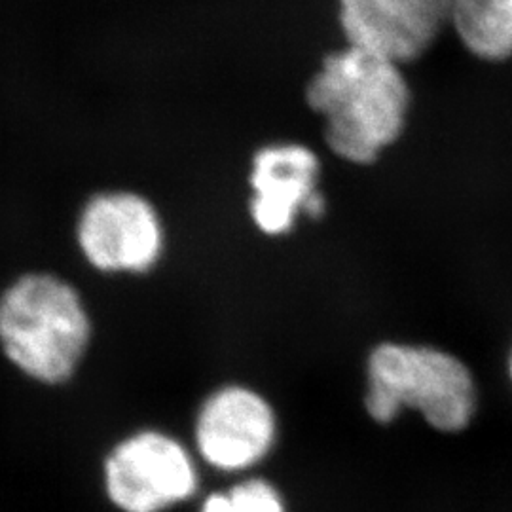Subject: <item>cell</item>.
I'll return each instance as SVG.
<instances>
[{"label": "cell", "instance_id": "ba28073f", "mask_svg": "<svg viewBox=\"0 0 512 512\" xmlns=\"http://www.w3.org/2000/svg\"><path fill=\"white\" fill-rule=\"evenodd\" d=\"M317 175L319 162L310 148L294 143L260 148L249 173V213L256 228L266 236H283L293 230L300 211L323 215L325 202L315 190Z\"/></svg>", "mask_w": 512, "mask_h": 512}, {"label": "cell", "instance_id": "6da1fadb", "mask_svg": "<svg viewBox=\"0 0 512 512\" xmlns=\"http://www.w3.org/2000/svg\"><path fill=\"white\" fill-rule=\"evenodd\" d=\"M93 332L84 294L63 275L29 270L0 291V353L33 384H71L90 355Z\"/></svg>", "mask_w": 512, "mask_h": 512}, {"label": "cell", "instance_id": "8fae6325", "mask_svg": "<svg viewBox=\"0 0 512 512\" xmlns=\"http://www.w3.org/2000/svg\"><path fill=\"white\" fill-rule=\"evenodd\" d=\"M511 370H512V366H511Z\"/></svg>", "mask_w": 512, "mask_h": 512}, {"label": "cell", "instance_id": "9c48e42d", "mask_svg": "<svg viewBox=\"0 0 512 512\" xmlns=\"http://www.w3.org/2000/svg\"><path fill=\"white\" fill-rule=\"evenodd\" d=\"M448 23L471 54L486 61L512 55V0H448Z\"/></svg>", "mask_w": 512, "mask_h": 512}, {"label": "cell", "instance_id": "7a4b0ae2", "mask_svg": "<svg viewBox=\"0 0 512 512\" xmlns=\"http://www.w3.org/2000/svg\"><path fill=\"white\" fill-rule=\"evenodd\" d=\"M306 99L325 118L332 152L353 164H372L401 135L410 93L399 63L348 46L325 59Z\"/></svg>", "mask_w": 512, "mask_h": 512}, {"label": "cell", "instance_id": "277c9868", "mask_svg": "<svg viewBox=\"0 0 512 512\" xmlns=\"http://www.w3.org/2000/svg\"><path fill=\"white\" fill-rule=\"evenodd\" d=\"M101 488L116 512L175 511L198 495L200 459L173 433L139 427L107 450Z\"/></svg>", "mask_w": 512, "mask_h": 512}, {"label": "cell", "instance_id": "8992f818", "mask_svg": "<svg viewBox=\"0 0 512 512\" xmlns=\"http://www.w3.org/2000/svg\"><path fill=\"white\" fill-rule=\"evenodd\" d=\"M277 440V418L270 403L247 385L215 387L198 404L192 448L200 463L226 475H239L268 458Z\"/></svg>", "mask_w": 512, "mask_h": 512}, {"label": "cell", "instance_id": "30bf717a", "mask_svg": "<svg viewBox=\"0 0 512 512\" xmlns=\"http://www.w3.org/2000/svg\"><path fill=\"white\" fill-rule=\"evenodd\" d=\"M200 512H289L281 492L264 478H243L203 497Z\"/></svg>", "mask_w": 512, "mask_h": 512}, {"label": "cell", "instance_id": "52a82bcc", "mask_svg": "<svg viewBox=\"0 0 512 512\" xmlns=\"http://www.w3.org/2000/svg\"><path fill=\"white\" fill-rule=\"evenodd\" d=\"M348 46L399 65L418 59L448 23V0H338Z\"/></svg>", "mask_w": 512, "mask_h": 512}, {"label": "cell", "instance_id": "5b68a950", "mask_svg": "<svg viewBox=\"0 0 512 512\" xmlns=\"http://www.w3.org/2000/svg\"><path fill=\"white\" fill-rule=\"evenodd\" d=\"M82 260L103 275L143 277L167 251V228L158 205L133 188L93 192L74 220Z\"/></svg>", "mask_w": 512, "mask_h": 512}, {"label": "cell", "instance_id": "3957f363", "mask_svg": "<svg viewBox=\"0 0 512 512\" xmlns=\"http://www.w3.org/2000/svg\"><path fill=\"white\" fill-rule=\"evenodd\" d=\"M418 408L435 429L456 433L475 414V384L456 357L431 348L384 344L368 361L366 410L389 423L403 408Z\"/></svg>", "mask_w": 512, "mask_h": 512}]
</instances>
